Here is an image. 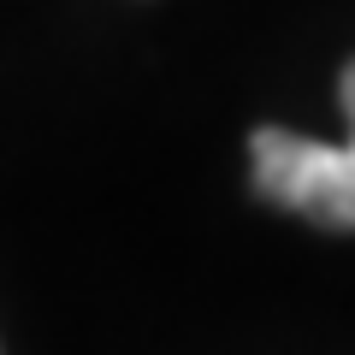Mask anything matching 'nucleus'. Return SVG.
<instances>
[{
  "label": "nucleus",
  "mask_w": 355,
  "mask_h": 355,
  "mask_svg": "<svg viewBox=\"0 0 355 355\" xmlns=\"http://www.w3.org/2000/svg\"><path fill=\"white\" fill-rule=\"evenodd\" d=\"M343 113H349L343 148L291 137L279 125H261L249 137L254 190L291 214H308L326 231H355V65H343Z\"/></svg>",
  "instance_id": "obj_1"
}]
</instances>
